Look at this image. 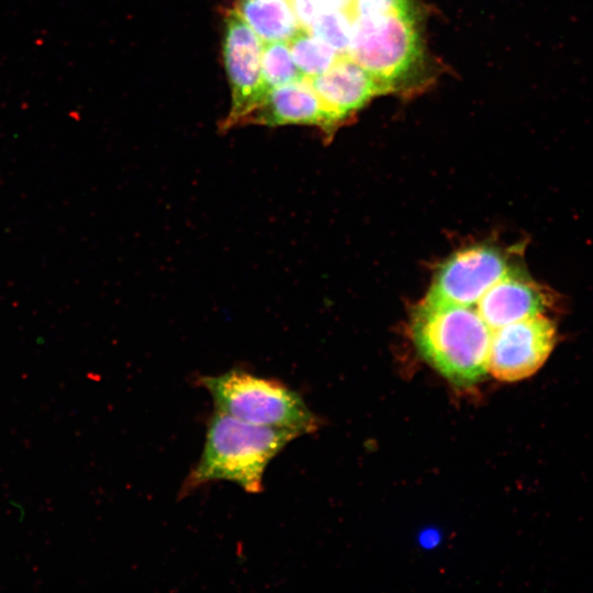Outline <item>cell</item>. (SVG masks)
<instances>
[{
    "instance_id": "6",
    "label": "cell",
    "mask_w": 593,
    "mask_h": 593,
    "mask_svg": "<svg viewBox=\"0 0 593 593\" xmlns=\"http://www.w3.org/2000/svg\"><path fill=\"white\" fill-rule=\"evenodd\" d=\"M557 342L555 322L545 313L492 332L489 373L503 382H516L536 373Z\"/></svg>"
},
{
    "instance_id": "2",
    "label": "cell",
    "mask_w": 593,
    "mask_h": 593,
    "mask_svg": "<svg viewBox=\"0 0 593 593\" xmlns=\"http://www.w3.org/2000/svg\"><path fill=\"white\" fill-rule=\"evenodd\" d=\"M298 437L291 430L253 425L214 411L201 457L188 474L180 495L214 481H230L248 493H260L268 465Z\"/></svg>"
},
{
    "instance_id": "13",
    "label": "cell",
    "mask_w": 593,
    "mask_h": 593,
    "mask_svg": "<svg viewBox=\"0 0 593 593\" xmlns=\"http://www.w3.org/2000/svg\"><path fill=\"white\" fill-rule=\"evenodd\" d=\"M261 74L267 90L301 80L304 76L296 67L288 42H264Z\"/></svg>"
},
{
    "instance_id": "15",
    "label": "cell",
    "mask_w": 593,
    "mask_h": 593,
    "mask_svg": "<svg viewBox=\"0 0 593 593\" xmlns=\"http://www.w3.org/2000/svg\"><path fill=\"white\" fill-rule=\"evenodd\" d=\"M310 2L320 15L321 13L331 11H349L353 0H310Z\"/></svg>"
},
{
    "instance_id": "12",
    "label": "cell",
    "mask_w": 593,
    "mask_h": 593,
    "mask_svg": "<svg viewBox=\"0 0 593 593\" xmlns=\"http://www.w3.org/2000/svg\"><path fill=\"white\" fill-rule=\"evenodd\" d=\"M288 43L296 67L306 78L325 72L340 56L303 27Z\"/></svg>"
},
{
    "instance_id": "9",
    "label": "cell",
    "mask_w": 593,
    "mask_h": 593,
    "mask_svg": "<svg viewBox=\"0 0 593 593\" xmlns=\"http://www.w3.org/2000/svg\"><path fill=\"white\" fill-rule=\"evenodd\" d=\"M244 124H309L317 125L326 132L338 125L305 77L269 89L239 125Z\"/></svg>"
},
{
    "instance_id": "8",
    "label": "cell",
    "mask_w": 593,
    "mask_h": 593,
    "mask_svg": "<svg viewBox=\"0 0 593 593\" xmlns=\"http://www.w3.org/2000/svg\"><path fill=\"white\" fill-rule=\"evenodd\" d=\"M558 304L557 294L514 267L472 305L495 331L507 324L546 313Z\"/></svg>"
},
{
    "instance_id": "10",
    "label": "cell",
    "mask_w": 593,
    "mask_h": 593,
    "mask_svg": "<svg viewBox=\"0 0 593 593\" xmlns=\"http://www.w3.org/2000/svg\"><path fill=\"white\" fill-rule=\"evenodd\" d=\"M306 79L338 124L374 96L385 93L379 82L348 55H340L325 72Z\"/></svg>"
},
{
    "instance_id": "1",
    "label": "cell",
    "mask_w": 593,
    "mask_h": 593,
    "mask_svg": "<svg viewBox=\"0 0 593 593\" xmlns=\"http://www.w3.org/2000/svg\"><path fill=\"white\" fill-rule=\"evenodd\" d=\"M422 358L448 382L471 388L489 373L492 331L474 306L422 301L411 318Z\"/></svg>"
},
{
    "instance_id": "11",
    "label": "cell",
    "mask_w": 593,
    "mask_h": 593,
    "mask_svg": "<svg viewBox=\"0 0 593 593\" xmlns=\"http://www.w3.org/2000/svg\"><path fill=\"white\" fill-rule=\"evenodd\" d=\"M235 11L262 42H289L302 29L291 0H236Z\"/></svg>"
},
{
    "instance_id": "14",
    "label": "cell",
    "mask_w": 593,
    "mask_h": 593,
    "mask_svg": "<svg viewBox=\"0 0 593 593\" xmlns=\"http://www.w3.org/2000/svg\"><path fill=\"white\" fill-rule=\"evenodd\" d=\"M307 31L318 37L339 55H348L353 23L348 10L324 12L317 15Z\"/></svg>"
},
{
    "instance_id": "3",
    "label": "cell",
    "mask_w": 593,
    "mask_h": 593,
    "mask_svg": "<svg viewBox=\"0 0 593 593\" xmlns=\"http://www.w3.org/2000/svg\"><path fill=\"white\" fill-rule=\"evenodd\" d=\"M199 383L211 395L215 411L239 421L291 430L299 437L320 426L301 395L280 381L234 368L201 377Z\"/></svg>"
},
{
    "instance_id": "5",
    "label": "cell",
    "mask_w": 593,
    "mask_h": 593,
    "mask_svg": "<svg viewBox=\"0 0 593 593\" xmlns=\"http://www.w3.org/2000/svg\"><path fill=\"white\" fill-rule=\"evenodd\" d=\"M264 42L235 11L227 12L223 36V59L226 68L232 105L220 128L239 125L268 91L261 74Z\"/></svg>"
},
{
    "instance_id": "4",
    "label": "cell",
    "mask_w": 593,
    "mask_h": 593,
    "mask_svg": "<svg viewBox=\"0 0 593 593\" xmlns=\"http://www.w3.org/2000/svg\"><path fill=\"white\" fill-rule=\"evenodd\" d=\"M348 56L382 87L394 91L419 66L422 38L413 3L367 15L351 16Z\"/></svg>"
},
{
    "instance_id": "7",
    "label": "cell",
    "mask_w": 593,
    "mask_h": 593,
    "mask_svg": "<svg viewBox=\"0 0 593 593\" xmlns=\"http://www.w3.org/2000/svg\"><path fill=\"white\" fill-rule=\"evenodd\" d=\"M513 268L497 248L481 245L462 249L441 264L424 301L472 306Z\"/></svg>"
}]
</instances>
